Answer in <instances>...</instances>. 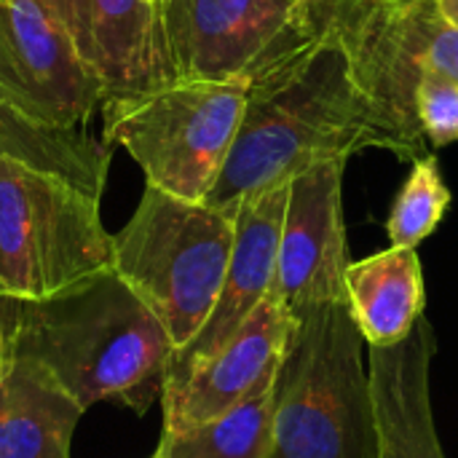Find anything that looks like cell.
Listing matches in <instances>:
<instances>
[{"label": "cell", "mask_w": 458, "mask_h": 458, "mask_svg": "<svg viewBox=\"0 0 458 458\" xmlns=\"http://www.w3.org/2000/svg\"><path fill=\"white\" fill-rule=\"evenodd\" d=\"M365 148L397 156L344 48L327 32L306 30L298 46L250 78L239 131L204 204L236 215L244 199Z\"/></svg>", "instance_id": "1"}, {"label": "cell", "mask_w": 458, "mask_h": 458, "mask_svg": "<svg viewBox=\"0 0 458 458\" xmlns=\"http://www.w3.org/2000/svg\"><path fill=\"white\" fill-rule=\"evenodd\" d=\"M0 327L5 357L48 368L83 411L115 403L145 413L164 397L174 344L115 271L48 301L0 295Z\"/></svg>", "instance_id": "2"}, {"label": "cell", "mask_w": 458, "mask_h": 458, "mask_svg": "<svg viewBox=\"0 0 458 458\" xmlns=\"http://www.w3.org/2000/svg\"><path fill=\"white\" fill-rule=\"evenodd\" d=\"M362 346L349 303H322L295 317L274 384L268 458H378L376 403Z\"/></svg>", "instance_id": "3"}, {"label": "cell", "mask_w": 458, "mask_h": 458, "mask_svg": "<svg viewBox=\"0 0 458 458\" xmlns=\"http://www.w3.org/2000/svg\"><path fill=\"white\" fill-rule=\"evenodd\" d=\"M301 21L335 38L349 70L394 140L397 158L416 161L427 140L416 89L435 70L458 81V30L435 0H301Z\"/></svg>", "instance_id": "4"}, {"label": "cell", "mask_w": 458, "mask_h": 458, "mask_svg": "<svg viewBox=\"0 0 458 458\" xmlns=\"http://www.w3.org/2000/svg\"><path fill=\"white\" fill-rule=\"evenodd\" d=\"M233 217L145 185L134 215L113 233V271L158 317L174 352L212 314L233 252Z\"/></svg>", "instance_id": "5"}, {"label": "cell", "mask_w": 458, "mask_h": 458, "mask_svg": "<svg viewBox=\"0 0 458 458\" xmlns=\"http://www.w3.org/2000/svg\"><path fill=\"white\" fill-rule=\"evenodd\" d=\"M102 196L0 158V295L48 301L113 271Z\"/></svg>", "instance_id": "6"}, {"label": "cell", "mask_w": 458, "mask_h": 458, "mask_svg": "<svg viewBox=\"0 0 458 458\" xmlns=\"http://www.w3.org/2000/svg\"><path fill=\"white\" fill-rule=\"evenodd\" d=\"M250 81H174L140 97H110L99 113L105 142L123 148L145 185L185 201H207L239 121Z\"/></svg>", "instance_id": "7"}, {"label": "cell", "mask_w": 458, "mask_h": 458, "mask_svg": "<svg viewBox=\"0 0 458 458\" xmlns=\"http://www.w3.org/2000/svg\"><path fill=\"white\" fill-rule=\"evenodd\" d=\"M107 99L54 0H0V105L48 129H83Z\"/></svg>", "instance_id": "8"}, {"label": "cell", "mask_w": 458, "mask_h": 458, "mask_svg": "<svg viewBox=\"0 0 458 458\" xmlns=\"http://www.w3.org/2000/svg\"><path fill=\"white\" fill-rule=\"evenodd\" d=\"M177 81H250L306 38L301 0H164Z\"/></svg>", "instance_id": "9"}, {"label": "cell", "mask_w": 458, "mask_h": 458, "mask_svg": "<svg viewBox=\"0 0 458 458\" xmlns=\"http://www.w3.org/2000/svg\"><path fill=\"white\" fill-rule=\"evenodd\" d=\"M346 161H322L290 180L271 295L293 319L322 303H349L344 284L352 263L344 223Z\"/></svg>", "instance_id": "10"}, {"label": "cell", "mask_w": 458, "mask_h": 458, "mask_svg": "<svg viewBox=\"0 0 458 458\" xmlns=\"http://www.w3.org/2000/svg\"><path fill=\"white\" fill-rule=\"evenodd\" d=\"M290 199V180L276 182L236 207L233 217V252L212 306V314L196 338L174 352L166 373V389L185 381L199 365L212 360L260 309L271 295L276 279L279 233Z\"/></svg>", "instance_id": "11"}, {"label": "cell", "mask_w": 458, "mask_h": 458, "mask_svg": "<svg viewBox=\"0 0 458 458\" xmlns=\"http://www.w3.org/2000/svg\"><path fill=\"white\" fill-rule=\"evenodd\" d=\"M295 319L268 295L244 327L185 381L164 389V435L201 427L276 384Z\"/></svg>", "instance_id": "12"}, {"label": "cell", "mask_w": 458, "mask_h": 458, "mask_svg": "<svg viewBox=\"0 0 458 458\" xmlns=\"http://www.w3.org/2000/svg\"><path fill=\"white\" fill-rule=\"evenodd\" d=\"M62 19L107 99L140 97L177 81L161 11L148 0H62Z\"/></svg>", "instance_id": "13"}, {"label": "cell", "mask_w": 458, "mask_h": 458, "mask_svg": "<svg viewBox=\"0 0 458 458\" xmlns=\"http://www.w3.org/2000/svg\"><path fill=\"white\" fill-rule=\"evenodd\" d=\"M435 354V330L424 317L403 344L370 349L378 458H445L432 408Z\"/></svg>", "instance_id": "14"}, {"label": "cell", "mask_w": 458, "mask_h": 458, "mask_svg": "<svg viewBox=\"0 0 458 458\" xmlns=\"http://www.w3.org/2000/svg\"><path fill=\"white\" fill-rule=\"evenodd\" d=\"M86 411L30 357H8L0 373V458H70Z\"/></svg>", "instance_id": "15"}, {"label": "cell", "mask_w": 458, "mask_h": 458, "mask_svg": "<svg viewBox=\"0 0 458 458\" xmlns=\"http://www.w3.org/2000/svg\"><path fill=\"white\" fill-rule=\"evenodd\" d=\"M346 301L370 349L403 344L424 317V271L419 250L392 247L346 266Z\"/></svg>", "instance_id": "16"}, {"label": "cell", "mask_w": 458, "mask_h": 458, "mask_svg": "<svg viewBox=\"0 0 458 458\" xmlns=\"http://www.w3.org/2000/svg\"><path fill=\"white\" fill-rule=\"evenodd\" d=\"M0 158L59 174L94 196L105 193L110 145L83 129H48L0 105Z\"/></svg>", "instance_id": "17"}, {"label": "cell", "mask_w": 458, "mask_h": 458, "mask_svg": "<svg viewBox=\"0 0 458 458\" xmlns=\"http://www.w3.org/2000/svg\"><path fill=\"white\" fill-rule=\"evenodd\" d=\"M274 386L242 403L220 419L201 427L164 435L158 454L164 458H268L274 445Z\"/></svg>", "instance_id": "18"}, {"label": "cell", "mask_w": 458, "mask_h": 458, "mask_svg": "<svg viewBox=\"0 0 458 458\" xmlns=\"http://www.w3.org/2000/svg\"><path fill=\"white\" fill-rule=\"evenodd\" d=\"M451 207V188L445 185L435 153L413 161L386 217V236L392 247H413L429 239Z\"/></svg>", "instance_id": "19"}, {"label": "cell", "mask_w": 458, "mask_h": 458, "mask_svg": "<svg viewBox=\"0 0 458 458\" xmlns=\"http://www.w3.org/2000/svg\"><path fill=\"white\" fill-rule=\"evenodd\" d=\"M419 129L432 148H448L458 142V81L443 72H424L416 89Z\"/></svg>", "instance_id": "20"}, {"label": "cell", "mask_w": 458, "mask_h": 458, "mask_svg": "<svg viewBox=\"0 0 458 458\" xmlns=\"http://www.w3.org/2000/svg\"><path fill=\"white\" fill-rule=\"evenodd\" d=\"M435 3H437L440 13L458 30V0H435Z\"/></svg>", "instance_id": "21"}, {"label": "cell", "mask_w": 458, "mask_h": 458, "mask_svg": "<svg viewBox=\"0 0 458 458\" xmlns=\"http://www.w3.org/2000/svg\"><path fill=\"white\" fill-rule=\"evenodd\" d=\"M5 344H3V327H0V373H3V365H5Z\"/></svg>", "instance_id": "22"}, {"label": "cell", "mask_w": 458, "mask_h": 458, "mask_svg": "<svg viewBox=\"0 0 458 458\" xmlns=\"http://www.w3.org/2000/svg\"><path fill=\"white\" fill-rule=\"evenodd\" d=\"M148 3H150V5H156V8H158V11H161V8H164V0H148Z\"/></svg>", "instance_id": "23"}, {"label": "cell", "mask_w": 458, "mask_h": 458, "mask_svg": "<svg viewBox=\"0 0 458 458\" xmlns=\"http://www.w3.org/2000/svg\"><path fill=\"white\" fill-rule=\"evenodd\" d=\"M54 5L59 8V13H62V0H54Z\"/></svg>", "instance_id": "24"}, {"label": "cell", "mask_w": 458, "mask_h": 458, "mask_svg": "<svg viewBox=\"0 0 458 458\" xmlns=\"http://www.w3.org/2000/svg\"><path fill=\"white\" fill-rule=\"evenodd\" d=\"M150 458H164V456H161V454H158V451H156V454H153V456H150Z\"/></svg>", "instance_id": "25"}]
</instances>
